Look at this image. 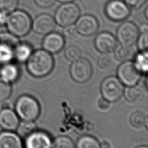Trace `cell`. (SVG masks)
I'll list each match as a JSON object with an SVG mask.
<instances>
[{"label": "cell", "instance_id": "1", "mask_svg": "<svg viewBox=\"0 0 148 148\" xmlns=\"http://www.w3.org/2000/svg\"><path fill=\"white\" fill-rule=\"evenodd\" d=\"M26 62L29 73L38 78L49 74L54 66V59L51 54L44 49L33 51Z\"/></svg>", "mask_w": 148, "mask_h": 148}, {"label": "cell", "instance_id": "2", "mask_svg": "<svg viewBox=\"0 0 148 148\" xmlns=\"http://www.w3.org/2000/svg\"><path fill=\"white\" fill-rule=\"evenodd\" d=\"M32 20L28 13L17 9L8 14L5 27L18 38L24 37L31 30Z\"/></svg>", "mask_w": 148, "mask_h": 148}, {"label": "cell", "instance_id": "3", "mask_svg": "<svg viewBox=\"0 0 148 148\" xmlns=\"http://www.w3.org/2000/svg\"><path fill=\"white\" fill-rule=\"evenodd\" d=\"M14 110L20 119L26 121H34L39 117L40 112L37 100L27 94L20 95L17 98Z\"/></svg>", "mask_w": 148, "mask_h": 148}, {"label": "cell", "instance_id": "4", "mask_svg": "<svg viewBox=\"0 0 148 148\" xmlns=\"http://www.w3.org/2000/svg\"><path fill=\"white\" fill-rule=\"evenodd\" d=\"M80 16L79 6L73 2L62 3L56 10L54 18L56 24L64 27L75 23Z\"/></svg>", "mask_w": 148, "mask_h": 148}, {"label": "cell", "instance_id": "5", "mask_svg": "<svg viewBox=\"0 0 148 148\" xmlns=\"http://www.w3.org/2000/svg\"><path fill=\"white\" fill-rule=\"evenodd\" d=\"M138 35V27L131 21L124 20L117 27L115 37L120 45L133 46L136 43Z\"/></svg>", "mask_w": 148, "mask_h": 148}, {"label": "cell", "instance_id": "6", "mask_svg": "<svg viewBox=\"0 0 148 148\" xmlns=\"http://www.w3.org/2000/svg\"><path fill=\"white\" fill-rule=\"evenodd\" d=\"M124 86L119 79L114 76L105 78L101 84L102 97L109 102L117 101L124 92Z\"/></svg>", "mask_w": 148, "mask_h": 148}, {"label": "cell", "instance_id": "7", "mask_svg": "<svg viewBox=\"0 0 148 148\" xmlns=\"http://www.w3.org/2000/svg\"><path fill=\"white\" fill-rule=\"evenodd\" d=\"M104 12L109 20L121 22L130 16L131 10L123 0H109L105 5Z\"/></svg>", "mask_w": 148, "mask_h": 148}, {"label": "cell", "instance_id": "8", "mask_svg": "<svg viewBox=\"0 0 148 148\" xmlns=\"http://www.w3.org/2000/svg\"><path fill=\"white\" fill-rule=\"evenodd\" d=\"M117 78L123 85L127 87L136 85L141 77V72L134 62L128 61L123 62L117 70Z\"/></svg>", "mask_w": 148, "mask_h": 148}, {"label": "cell", "instance_id": "9", "mask_svg": "<svg viewBox=\"0 0 148 148\" xmlns=\"http://www.w3.org/2000/svg\"><path fill=\"white\" fill-rule=\"evenodd\" d=\"M69 73L72 79L76 82L84 83L92 76V65L88 60L81 57L72 62L69 69Z\"/></svg>", "mask_w": 148, "mask_h": 148}, {"label": "cell", "instance_id": "10", "mask_svg": "<svg viewBox=\"0 0 148 148\" xmlns=\"http://www.w3.org/2000/svg\"><path fill=\"white\" fill-rule=\"evenodd\" d=\"M76 32L81 36L88 37L95 34L99 28L97 18L90 14L80 16L74 24Z\"/></svg>", "mask_w": 148, "mask_h": 148}, {"label": "cell", "instance_id": "11", "mask_svg": "<svg viewBox=\"0 0 148 148\" xmlns=\"http://www.w3.org/2000/svg\"><path fill=\"white\" fill-rule=\"evenodd\" d=\"M56 23L54 17L48 13H41L32 20L31 29L40 35H46L54 31Z\"/></svg>", "mask_w": 148, "mask_h": 148}, {"label": "cell", "instance_id": "12", "mask_svg": "<svg viewBox=\"0 0 148 148\" xmlns=\"http://www.w3.org/2000/svg\"><path fill=\"white\" fill-rule=\"evenodd\" d=\"M95 49L101 53H111L114 51L117 44L114 35L108 31L98 33L94 38Z\"/></svg>", "mask_w": 148, "mask_h": 148}, {"label": "cell", "instance_id": "13", "mask_svg": "<svg viewBox=\"0 0 148 148\" xmlns=\"http://www.w3.org/2000/svg\"><path fill=\"white\" fill-rule=\"evenodd\" d=\"M52 140L45 132L35 131L24 138L25 148H51Z\"/></svg>", "mask_w": 148, "mask_h": 148}, {"label": "cell", "instance_id": "14", "mask_svg": "<svg viewBox=\"0 0 148 148\" xmlns=\"http://www.w3.org/2000/svg\"><path fill=\"white\" fill-rule=\"evenodd\" d=\"M65 44L64 36L55 31L45 35L42 42L43 49L50 54H56L64 48Z\"/></svg>", "mask_w": 148, "mask_h": 148}, {"label": "cell", "instance_id": "15", "mask_svg": "<svg viewBox=\"0 0 148 148\" xmlns=\"http://www.w3.org/2000/svg\"><path fill=\"white\" fill-rule=\"evenodd\" d=\"M19 122L14 110L9 107H3L0 110V128L2 131H15Z\"/></svg>", "mask_w": 148, "mask_h": 148}, {"label": "cell", "instance_id": "16", "mask_svg": "<svg viewBox=\"0 0 148 148\" xmlns=\"http://www.w3.org/2000/svg\"><path fill=\"white\" fill-rule=\"evenodd\" d=\"M0 148H23L21 138L14 131L0 132Z\"/></svg>", "mask_w": 148, "mask_h": 148}, {"label": "cell", "instance_id": "17", "mask_svg": "<svg viewBox=\"0 0 148 148\" xmlns=\"http://www.w3.org/2000/svg\"><path fill=\"white\" fill-rule=\"evenodd\" d=\"M19 76V68L12 62L0 66V78L5 82L12 84L18 79Z\"/></svg>", "mask_w": 148, "mask_h": 148}, {"label": "cell", "instance_id": "18", "mask_svg": "<svg viewBox=\"0 0 148 148\" xmlns=\"http://www.w3.org/2000/svg\"><path fill=\"white\" fill-rule=\"evenodd\" d=\"M33 52L32 46L27 42H19L13 47V57L16 61L26 62Z\"/></svg>", "mask_w": 148, "mask_h": 148}, {"label": "cell", "instance_id": "19", "mask_svg": "<svg viewBox=\"0 0 148 148\" xmlns=\"http://www.w3.org/2000/svg\"><path fill=\"white\" fill-rule=\"evenodd\" d=\"M114 57L117 60L120 62H125L131 61L134 58L136 50L133 46H125L120 45H117L114 50Z\"/></svg>", "mask_w": 148, "mask_h": 148}, {"label": "cell", "instance_id": "20", "mask_svg": "<svg viewBox=\"0 0 148 148\" xmlns=\"http://www.w3.org/2000/svg\"><path fill=\"white\" fill-rule=\"evenodd\" d=\"M125 99L131 103H138L145 98V92L143 88L138 85L129 86L124 90Z\"/></svg>", "mask_w": 148, "mask_h": 148}, {"label": "cell", "instance_id": "21", "mask_svg": "<svg viewBox=\"0 0 148 148\" xmlns=\"http://www.w3.org/2000/svg\"><path fill=\"white\" fill-rule=\"evenodd\" d=\"M36 129L37 126L34 121L22 120L19 122L16 131L21 138L24 139L29 134L36 131Z\"/></svg>", "mask_w": 148, "mask_h": 148}, {"label": "cell", "instance_id": "22", "mask_svg": "<svg viewBox=\"0 0 148 148\" xmlns=\"http://www.w3.org/2000/svg\"><path fill=\"white\" fill-rule=\"evenodd\" d=\"M133 62L136 68L142 73H146L148 69V53L147 51H140L135 54Z\"/></svg>", "mask_w": 148, "mask_h": 148}, {"label": "cell", "instance_id": "23", "mask_svg": "<svg viewBox=\"0 0 148 148\" xmlns=\"http://www.w3.org/2000/svg\"><path fill=\"white\" fill-rule=\"evenodd\" d=\"M76 148H101V144L94 137L84 135L80 137L76 145Z\"/></svg>", "mask_w": 148, "mask_h": 148}, {"label": "cell", "instance_id": "24", "mask_svg": "<svg viewBox=\"0 0 148 148\" xmlns=\"http://www.w3.org/2000/svg\"><path fill=\"white\" fill-rule=\"evenodd\" d=\"M14 60L13 47L5 43H0V66Z\"/></svg>", "mask_w": 148, "mask_h": 148}, {"label": "cell", "instance_id": "25", "mask_svg": "<svg viewBox=\"0 0 148 148\" xmlns=\"http://www.w3.org/2000/svg\"><path fill=\"white\" fill-rule=\"evenodd\" d=\"M130 122L132 126L136 128H141L147 125V119L145 114L141 112L133 113L130 118Z\"/></svg>", "mask_w": 148, "mask_h": 148}, {"label": "cell", "instance_id": "26", "mask_svg": "<svg viewBox=\"0 0 148 148\" xmlns=\"http://www.w3.org/2000/svg\"><path fill=\"white\" fill-rule=\"evenodd\" d=\"M51 148H75V146L71 138L66 136H60L52 142Z\"/></svg>", "mask_w": 148, "mask_h": 148}, {"label": "cell", "instance_id": "27", "mask_svg": "<svg viewBox=\"0 0 148 148\" xmlns=\"http://www.w3.org/2000/svg\"><path fill=\"white\" fill-rule=\"evenodd\" d=\"M64 56L66 60L72 62L82 57V51L79 47L70 45L65 49Z\"/></svg>", "mask_w": 148, "mask_h": 148}, {"label": "cell", "instance_id": "28", "mask_svg": "<svg viewBox=\"0 0 148 148\" xmlns=\"http://www.w3.org/2000/svg\"><path fill=\"white\" fill-rule=\"evenodd\" d=\"M97 62L101 68L104 70H108L113 66L114 60L110 53H101L98 57Z\"/></svg>", "mask_w": 148, "mask_h": 148}, {"label": "cell", "instance_id": "29", "mask_svg": "<svg viewBox=\"0 0 148 148\" xmlns=\"http://www.w3.org/2000/svg\"><path fill=\"white\" fill-rule=\"evenodd\" d=\"M12 93V84L0 78V103L7 101Z\"/></svg>", "mask_w": 148, "mask_h": 148}, {"label": "cell", "instance_id": "30", "mask_svg": "<svg viewBox=\"0 0 148 148\" xmlns=\"http://www.w3.org/2000/svg\"><path fill=\"white\" fill-rule=\"evenodd\" d=\"M19 42V38L8 31L0 32V43H5L14 47Z\"/></svg>", "mask_w": 148, "mask_h": 148}, {"label": "cell", "instance_id": "31", "mask_svg": "<svg viewBox=\"0 0 148 148\" xmlns=\"http://www.w3.org/2000/svg\"><path fill=\"white\" fill-rule=\"evenodd\" d=\"M18 5V0H0V10L9 14L17 9Z\"/></svg>", "mask_w": 148, "mask_h": 148}, {"label": "cell", "instance_id": "32", "mask_svg": "<svg viewBox=\"0 0 148 148\" xmlns=\"http://www.w3.org/2000/svg\"><path fill=\"white\" fill-rule=\"evenodd\" d=\"M139 51H147L148 48V31H139V35L136 42Z\"/></svg>", "mask_w": 148, "mask_h": 148}, {"label": "cell", "instance_id": "33", "mask_svg": "<svg viewBox=\"0 0 148 148\" xmlns=\"http://www.w3.org/2000/svg\"><path fill=\"white\" fill-rule=\"evenodd\" d=\"M63 36L64 37H65L66 38H73L76 34H77L75 27L74 24L73 25H69L66 27H63Z\"/></svg>", "mask_w": 148, "mask_h": 148}, {"label": "cell", "instance_id": "34", "mask_svg": "<svg viewBox=\"0 0 148 148\" xmlns=\"http://www.w3.org/2000/svg\"><path fill=\"white\" fill-rule=\"evenodd\" d=\"M123 1L130 8H133L135 9L141 8L147 1V0H123Z\"/></svg>", "mask_w": 148, "mask_h": 148}, {"label": "cell", "instance_id": "35", "mask_svg": "<svg viewBox=\"0 0 148 148\" xmlns=\"http://www.w3.org/2000/svg\"><path fill=\"white\" fill-rule=\"evenodd\" d=\"M34 2L38 7L42 9H47L54 4L56 0H34Z\"/></svg>", "mask_w": 148, "mask_h": 148}, {"label": "cell", "instance_id": "36", "mask_svg": "<svg viewBox=\"0 0 148 148\" xmlns=\"http://www.w3.org/2000/svg\"><path fill=\"white\" fill-rule=\"evenodd\" d=\"M109 102L103 98L99 99L98 102V106L101 110H106L109 107Z\"/></svg>", "mask_w": 148, "mask_h": 148}, {"label": "cell", "instance_id": "37", "mask_svg": "<svg viewBox=\"0 0 148 148\" xmlns=\"http://www.w3.org/2000/svg\"><path fill=\"white\" fill-rule=\"evenodd\" d=\"M8 13L0 10V27H5Z\"/></svg>", "mask_w": 148, "mask_h": 148}, {"label": "cell", "instance_id": "38", "mask_svg": "<svg viewBox=\"0 0 148 148\" xmlns=\"http://www.w3.org/2000/svg\"><path fill=\"white\" fill-rule=\"evenodd\" d=\"M143 13H144L145 18L146 20H147V18H148V8H147V7H146V8H145V9Z\"/></svg>", "mask_w": 148, "mask_h": 148}, {"label": "cell", "instance_id": "39", "mask_svg": "<svg viewBox=\"0 0 148 148\" xmlns=\"http://www.w3.org/2000/svg\"><path fill=\"white\" fill-rule=\"evenodd\" d=\"M56 1H57L58 2H60L61 3H66V2H73L75 0H56Z\"/></svg>", "mask_w": 148, "mask_h": 148}, {"label": "cell", "instance_id": "40", "mask_svg": "<svg viewBox=\"0 0 148 148\" xmlns=\"http://www.w3.org/2000/svg\"><path fill=\"white\" fill-rule=\"evenodd\" d=\"M136 148H148L147 146H145V145H142V146H139L136 147Z\"/></svg>", "mask_w": 148, "mask_h": 148}]
</instances>
